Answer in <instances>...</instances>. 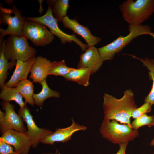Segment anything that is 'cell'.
Masks as SVG:
<instances>
[{
	"label": "cell",
	"instance_id": "cell-19",
	"mask_svg": "<svg viewBox=\"0 0 154 154\" xmlns=\"http://www.w3.org/2000/svg\"><path fill=\"white\" fill-rule=\"evenodd\" d=\"M33 82L27 78L18 82L14 87L24 98L25 104L28 103L34 106L35 104L33 98L34 94Z\"/></svg>",
	"mask_w": 154,
	"mask_h": 154
},
{
	"label": "cell",
	"instance_id": "cell-28",
	"mask_svg": "<svg viewBox=\"0 0 154 154\" xmlns=\"http://www.w3.org/2000/svg\"><path fill=\"white\" fill-rule=\"evenodd\" d=\"M128 143V142H127L119 145V149L115 154H127L126 151Z\"/></svg>",
	"mask_w": 154,
	"mask_h": 154
},
{
	"label": "cell",
	"instance_id": "cell-2",
	"mask_svg": "<svg viewBox=\"0 0 154 154\" xmlns=\"http://www.w3.org/2000/svg\"><path fill=\"white\" fill-rule=\"evenodd\" d=\"M119 9L129 25H140L154 12V0H127L121 4Z\"/></svg>",
	"mask_w": 154,
	"mask_h": 154
},
{
	"label": "cell",
	"instance_id": "cell-29",
	"mask_svg": "<svg viewBox=\"0 0 154 154\" xmlns=\"http://www.w3.org/2000/svg\"><path fill=\"white\" fill-rule=\"evenodd\" d=\"M5 115V113L0 110V119L3 118Z\"/></svg>",
	"mask_w": 154,
	"mask_h": 154
},
{
	"label": "cell",
	"instance_id": "cell-4",
	"mask_svg": "<svg viewBox=\"0 0 154 154\" xmlns=\"http://www.w3.org/2000/svg\"><path fill=\"white\" fill-rule=\"evenodd\" d=\"M102 137L115 144H120L133 141L139 135L138 130L131 126L119 124L115 120L104 119L99 129Z\"/></svg>",
	"mask_w": 154,
	"mask_h": 154
},
{
	"label": "cell",
	"instance_id": "cell-30",
	"mask_svg": "<svg viewBox=\"0 0 154 154\" xmlns=\"http://www.w3.org/2000/svg\"><path fill=\"white\" fill-rule=\"evenodd\" d=\"M42 154H59V153H58V152L57 151H56V152L55 153H52V152H50V153H42Z\"/></svg>",
	"mask_w": 154,
	"mask_h": 154
},
{
	"label": "cell",
	"instance_id": "cell-18",
	"mask_svg": "<svg viewBox=\"0 0 154 154\" xmlns=\"http://www.w3.org/2000/svg\"><path fill=\"white\" fill-rule=\"evenodd\" d=\"M52 10L53 16L57 22H62L69 7L68 0H47Z\"/></svg>",
	"mask_w": 154,
	"mask_h": 154
},
{
	"label": "cell",
	"instance_id": "cell-8",
	"mask_svg": "<svg viewBox=\"0 0 154 154\" xmlns=\"http://www.w3.org/2000/svg\"><path fill=\"white\" fill-rule=\"evenodd\" d=\"M46 26L26 19L23 29V36L30 40L35 46H45L49 44L54 40V36Z\"/></svg>",
	"mask_w": 154,
	"mask_h": 154
},
{
	"label": "cell",
	"instance_id": "cell-33",
	"mask_svg": "<svg viewBox=\"0 0 154 154\" xmlns=\"http://www.w3.org/2000/svg\"><path fill=\"white\" fill-rule=\"evenodd\" d=\"M153 154H154V152L153 153Z\"/></svg>",
	"mask_w": 154,
	"mask_h": 154
},
{
	"label": "cell",
	"instance_id": "cell-3",
	"mask_svg": "<svg viewBox=\"0 0 154 154\" xmlns=\"http://www.w3.org/2000/svg\"><path fill=\"white\" fill-rule=\"evenodd\" d=\"M129 33L124 36L120 35L110 43L98 49L103 61L112 60L115 55L121 51L134 39L143 35L151 33V27L147 25H129Z\"/></svg>",
	"mask_w": 154,
	"mask_h": 154
},
{
	"label": "cell",
	"instance_id": "cell-14",
	"mask_svg": "<svg viewBox=\"0 0 154 154\" xmlns=\"http://www.w3.org/2000/svg\"><path fill=\"white\" fill-rule=\"evenodd\" d=\"M62 22L64 27L71 29L75 33L82 36L89 46H94L101 40V38L92 35L88 27L80 24L75 19H70L67 16Z\"/></svg>",
	"mask_w": 154,
	"mask_h": 154
},
{
	"label": "cell",
	"instance_id": "cell-13",
	"mask_svg": "<svg viewBox=\"0 0 154 154\" xmlns=\"http://www.w3.org/2000/svg\"><path fill=\"white\" fill-rule=\"evenodd\" d=\"M103 61L98 49L94 46H89L80 56L77 68H88L92 74L99 70Z\"/></svg>",
	"mask_w": 154,
	"mask_h": 154
},
{
	"label": "cell",
	"instance_id": "cell-25",
	"mask_svg": "<svg viewBox=\"0 0 154 154\" xmlns=\"http://www.w3.org/2000/svg\"><path fill=\"white\" fill-rule=\"evenodd\" d=\"M131 127L137 130L140 127L147 126L149 127L154 126V116H149L146 114L135 119L131 123Z\"/></svg>",
	"mask_w": 154,
	"mask_h": 154
},
{
	"label": "cell",
	"instance_id": "cell-32",
	"mask_svg": "<svg viewBox=\"0 0 154 154\" xmlns=\"http://www.w3.org/2000/svg\"><path fill=\"white\" fill-rule=\"evenodd\" d=\"M149 35H151V36L154 39V33L153 32H152L151 33H150Z\"/></svg>",
	"mask_w": 154,
	"mask_h": 154
},
{
	"label": "cell",
	"instance_id": "cell-17",
	"mask_svg": "<svg viewBox=\"0 0 154 154\" xmlns=\"http://www.w3.org/2000/svg\"><path fill=\"white\" fill-rule=\"evenodd\" d=\"M91 70L85 68H73L64 77L67 81L77 82L79 84L87 86L89 84L90 76L92 74Z\"/></svg>",
	"mask_w": 154,
	"mask_h": 154
},
{
	"label": "cell",
	"instance_id": "cell-21",
	"mask_svg": "<svg viewBox=\"0 0 154 154\" xmlns=\"http://www.w3.org/2000/svg\"><path fill=\"white\" fill-rule=\"evenodd\" d=\"M6 40L3 41L0 46V87L1 88L5 84L8 71L15 66L17 61L10 60L9 62L5 58L4 48Z\"/></svg>",
	"mask_w": 154,
	"mask_h": 154
},
{
	"label": "cell",
	"instance_id": "cell-15",
	"mask_svg": "<svg viewBox=\"0 0 154 154\" xmlns=\"http://www.w3.org/2000/svg\"><path fill=\"white\" fill-rule=\"evenodd\" d=\"M52 62L40 56L35 57L31 70L29 77L33 82L40 84L48 75Z\"/></svg>",
	"mask_w": 154,
	"mask_h": 154
},
{
	"label": "cell",
	"instance_id": "cell-26",
	"mask_svg": "<svg viewBox=\"0 0 154 154\" xmlns=\"http://www.w3.org/2000/svg\"><path fill=\"white\" fill-rule=\"evenodd\" d=\"M152 106L149 103L145 102L139 108L137 107L133 111L131 117L135 119L150 112Z\"/></svg>",
	"mask_w": 154,
	"mask_h": 154
},
{
	"label": "cell",
	"instance_id": "cell-7",
	"mask_svg": "<svg viewBox=\"0 0 154 154\" xmlns=\"http://www.w3.org/2000/svg\"><path fill=\"white\" fill-rule=\"evenodd\" d=\"M26 19L40 23L48 27L53 34L59 38L62 44L73 41L79 46L84 52L89 47L87 44L82 43L74 35H69L61 30L58 25L57 21L53 16L51 7L49 5L46 13L43 16L38 17H27Z\"/></svg>",
	"mask_w": 154,
	"mask_h": 154
},
{
	"label": "cell",
	"instance_id": "cell-23",
	"mask_svg": "<svg viewBox=\"0 0 154 154\" xmlns=\"http://www.w3.org/2000/svg\"><path fill=\"white\" fill-rule=\"evenodd\" d=\"M134 58H137L143 63L144 66H146L149 70V77L150 80H152V88L149 93L144 99L145 102H148L152 105H154V60L145 57V59L140 58L132 56Z\"/></svg>",
	"mask_w": 154,
	"mask_h": 154
},
{
	"label": "cell",
	"instance_id": "cell-12",
	"mask_svg": "<svg viewBox=\"0 0 154 154\" xmlns=\"http://www.w3.org/2000/svg\"><path fill=\"white\" fill-rule=\"evenodd\" d=\"M72 123L69 126L65 128L56 129L55 131L42 140L40 142L45 144L53 145L56 142L66 143L71 139L73 135L79 131H85L87 127L76 123L72 117Z\"/></svg>",
	"mask_w": 154,
	"mask_h": 154
},
{
	"label": "cell",
	"instance_id": "cell-27",
	"mask_svg": "<svg viewBox=\"0 0 154 154\" xmlns=\"http://www.w3.org/2000/svg\"><path fill=\"white\" fill-rule=\"evenodd\" d=\"M0 154H17L13 147L0 137Z\"/></svg>",
	"mask_w": 154,
	"mask_h": 154
},
{
	"label": "cell",
	"instance_id": "cell-10",
	"mask_svg": "<svg viewBox=\"0 0 154 154\" xmlns=\"http://www.w3.org/2000/svg\"><path fill=\"white\" fill-rule=\"evenodd\" d=\"M3 109L5 111L4 117L0 119V131L2 134L7 130L12 129L22 133L27 130L25 127L21 116L15 112V106L10 102L3 101L1 103Z\"/></svg>",
	"mask_w": 154,
	"mask_h": 154
},
{
	"label": "cell",
	"instance_id": "cell-9",
	"mask_svg": "<svg viewBox=\"0 0 154 154\" xmlns=\"http://www.w3.org/2000/svg\"><path fill=\"white\" fill-rule=\"evenodd\" d=\"M25 104L23 108L19 109L18 114L22 117L27 125V132L31 141V147L36 148L41 141L54 132L44 127H38L34 121L30 110Z\"/></svg>",
	"mask_w": 154,
	"mask_h": 154
},
{
	"label": "cell",
	"instance_id": "cell-1",
	"mask_svg": "<svg viewBox=\"0 0 154 154\" xmlns=\"http://www.w3.org/2000/svg\"><path fill=\"white\" fill-rule=\"evenodd\" d=\"M103 107L104 119L115 120L121 124L131 125L130 118L133 111L137 107L133 92L130 89L124 91L123 96L117 99L105 93Z\"/></svg>",
	"mask_w": 154,
	"mask_h": 154
},
{
	"label": "cell",
	"instance_id": "cell-34",
	"mask_svg": "<svg viewBox=\"0 0 154 154\" xmlns=\"http://www.w3.org/2000/svg\"><path fill=\"white\" fill-rule=\"evenodd\" d=\"M154 116V115H153Z\"/></svg>",
	"mask_w": 154,
	"mask_h": 154
},
{
	"label": "cell",
	"instance_id": "cell-24",
	"mask_svg": "<svg viewBox=\"0 0 154 154\" xmlns=\"http://www.w3.org/2000/svg\"><path fill=\"white\" fill-rule=\"evenodd\" d=\"M73 68L67 66L64 60L59 62L54 61L48 71V75L60 76L64 77Z\"/></svg>",
	"mask_w": 154,
	"mask_h": 154
},
{
	"label": "cell",
	"instance_id": "cell-22",
	"mask_svg": "<svg viewBox=\"0 0 154 154\" xmlns=\"http://www.w3.org/2000/svg\"><path fill=\"white\" fill-rule=\"evenodd\" d=\"M0 93V98L4 101L10 102L15 101L23 108L25 103L23 100V97L15 87H8L4 85L1 88Z\"/></svg>",
	"mask_w": 154,
	"mask_h": 154
},
{
	"label": "cell",
	"instance_id": "cell-20",
	"mask_svg": "<svg viewBox=\"0 0 154 154\" xmlns=\"http://www.w3.org/2000/svg\"><path fill=\"white\" fill-rule=\"evenodd\" d=\"M40 84L42 87L41 91L37 94L34 93L33 96L34 104L37 106H42L44 101L48 98L60 97V94L58 92L52 90L49 87L46 79L42 81Z\"/></svg>",
	"mask_w": 154,
	"mask_h": 154
},
{
	"label": "cell",
	"instance_id": "cell-5",
	"mask_svg": "<svg viewBox=\"0 0 154 154\" xmlns=\"http://www.w3.org/2000/svg\"><path fill=\"white\" fill-rule=\"evenodd\" d=\"M36 50L29 44L24 36L10 35L5 40L4 54L8 61L19 60L25 61L35 56Z\"/></svg>",
	"mask_w": 154,
	"mask_h": 154
},
{
	"label": "cell",
	"instance_id": "cell-31",
	"mask_svg": "<svg viewBox=\"0 0 154 154\" xmlns=\"http://www.w3.org/2000/svg\"><path fill=\"white\" fill-rule=\"evenodd\" d=\"M150 145L151 146H154V137L151 141L150 143Z\"/></svg>",
	"mask_w": 154,
	"mask_h": 154
},
{
	"label": "cell",
	"instance_id": "cell-11",
	"mask_svg": "<svg viewBox=\"0 0 154 154\" xmlns=\"http://www.w3.org/2000/svg\"><path fill=\"white\" fill-rule=\"evenodd\" d=\"M0 137L12 145L17 154H28L31 143L27 131L22 133L9 130L2 134Z\"/></svg>",
	"mask_w": 154,
	"mask_h": 154
},
{
	"label": "cell",
	"instance_id": "cell-16",
	"mask_svg": "<svg viewBox=\"0 0 154 154\" xmlns=\"http://www.w3.org/2000/svg\"><path fill=\"white\" fill-rule=\"evenodd\" d=\"M35 58V56L32 57L25 61L17 60L15 69L12 75L5 85L13 87L19 82L27 79L29 73L30 72Z\"/></svg>",
	"mask_w": 154,
	"mask_h": 154
},
{
	"label": "cell",
	"instance_id": "cell-6",
	"mask_svg": "<svg viewBox=\"0 0 154 154\" xmlns=\"http://www.w3.org/2000/svg\"><path fill=\"white\" fill-rule=\"evenodd\" d=\"M26 20V17L22 16L21 12L15 5L13 6V9L1 7L0 24L7 25L8 27L6 29H0V46L5 35L23 36V29Z\"/></svg>",
	"mask_w": 154,
	"mask_h": 154
}]
</instances>
